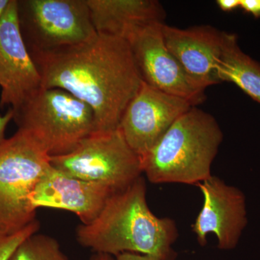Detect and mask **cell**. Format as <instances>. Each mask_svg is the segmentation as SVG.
Listing matches in <instances>:
<instances>
[{
	"label": "cell",
	"instance_id": "1",
	"mask_svg": "<svg viewBox=\"0 0 260 260\" xmlns=\"http://www.w3.org/2000/svg\"><path fill=\"white\" fill-rule=\"evenodd\" d=\"M42 88H59L93 110L95 133L119 127L126 107L143 80L128 42L99 34L73 47L30 51Z\"/></svg>",
	"mask_w": 260,
	"mask_h": 260
},
{
	"label": "cell",
	"instance_id": "7",
	"mask_svg": "<svg viewBox=\"0 0 260 260\" xmlns=\"http://www.w3.org/2000/svg\"><path fill=\"white\" fill-rule=\"evenodd\" d=\"M18 4L29 51L73 47L97 35L87 0H23Z\"/></svg>",
	"mask_w": 260,
	"mask_h": 260
},
{
	"label": "cell",
	"instance_id": "19",
	"mask_svg": "<svg viewBox=\"0 0 260 260\" xmlns=\"http://www.w3.org/2000/svg\"><path fill=\"white\" fill-rule=\"evenodd\" d=\"M13 116H14V112L11 108H10L3 115L0 114V143L5 139V134L7 126L10 121L13 120Z\"/></svg>",
	"mask_w": 260,
	"mask_h": 260
},
{
	"label": "cell",
	"instance_id": "16",
	"mask_svg": "<svg viewBox=\"0 0 260 260\" xmlns=\"http://www.w3.org/2000/svg\"><path fill=\"white\" fill-rule=\"evenodd\" d=\"M8 260H70L59 242L45 234H32L19 244Z\"/></svg>",
	"mask_w": 260,
	"mask_h": 260
},
{
	"label": "cell",
	"instance_id": "23",
	"mask_svg": "<svg viewBox=\"0 0 260 260\" xmlns=\"http://www.w3.org/2000/svg\"><path fill=\"white\" fill-rule=\"evenodd\" d=\"M10 0H0V20L4 15L5 10L10 4Z\"/></svg>",
	"mask_w": 260,
	"mask_h": 260
},
{
	"label": "cell",
	"instance_id": "22",
	"mask_svg": "<svg viewBox=\"0 0 260 260\" xmlns=\"http://www.w3.org/2000/svg\"><path fill=\"white\" fill-rule=\"evenodd\" d=\"M89 260H115V257L109 254L95 252Z\"/></svg>",
	"mask_w": 260,
	"mask_h": 260
},
{
	"label": "cell",
	"instance_id": "3",
	"mask_svg": "<svg viewBox=\"0 0 260 260\" xmlns=\"http://www.w3.org/2000/svg\"><path fill=\"white\" fill-rule=\"evenodd\" d=\"M223 138L215 118L192 107L141 157L143 174L153 184L197 186L213 175Z\"/></svg>",
	"mask_w": 260,
	"mask_h": 260
},
{
	"label": "cell",
	"instance_id": "2",
	"mask_svg": "<svg viewBox=\"0 0 260 260\" xmlns=\"http://www.w3.org/2000/svg\"><path fill=\"white\" fill-rule=\"evenodd\" d=\"M179 231L174 219L160 218L147 202V185L140 177L108 199L91 223L77 228L76 239L83 247L113 256L124 252L176 260L174 244Z\"/></svg>",
	"mask_w": 260,
	"mask_h": 260
},
{
	"label": "cell",
	"instance_id": "20",
	"mask_svg": "<svg viewBox=\"0 0 260 260\" xmlns=\"http://www.w3.org/2000/svg\"><path fill=\"white\" fill-rule=\"evenodd\" d=\"M115 260H160L155 256L137 253L124 252L115 256Z\"/></svg>",
	"mask_w": 260,
	"mask_h": 260
},
{
	"label": "cell",
	"instance_id": "9",
	"mask_svg": "<svg viewBox=\"0 0 260 260\" xmlns=\"http://www.w3.org/2000/svg\"><path fill=\"white\" fill-rule=\"evenodd\" d=\"M203 196V204L191 230L201 246L214 234L220 250L235 249L248 225L245 194L239 188L229 185L212 175L197 184Z\"/></svg>",
	"mask_w": 260,
	"mask_h": 260
},
{
	"label": "cell",
	"instance_id": "5",
	"mask_svg": "<svg viewBox=\"0 0 260 260\" xmlns=\"http://www.w3.org/2000/svg\"><path fill=\"white\" fill-rule=\"evenodd\" d=\"M50 166V155L25 130L0 143V237L16 234L37 220L29 197Z\"/></svg>",
	"mask_w": 260,
	"mask_h": 260
},
{
	"label": "cell",
	"instance_id": "12",
	"mask_svg": "<svg viewBox=\"0 0 260 260\" xmlns=\"http://www.w3.org/2000/svg\"><path fill=\"white\" fill-rule=\"evenodd\" d=\"M113 194L104 184L71 177L51 165L39 179L29 200L34 209L68 210L86 225L96 218Z\"/></svg>",
	"mask_w": 260,
	"mask_h": 260
},
{
	"label": "cell",
	"instance_id": "11",
	"mask_svg": "<svg viewBox=\"0 0 260 260\" xmlns=\"http://www.w3.org/2000/svg\"><path fill=\"white\" fill-rule=\"evenodd\" d=\"M0 107L18 109L42 88V77L22 35L17 0L0 20Z\"/></svg>",
	"mask_w": 260,
	"mask_h": 260
},
{
	"label": "cell",
	"instance_id": "10",
	"mask_svg": "<svg viewBox=\"0 0 260 260\" xmlns=\"http://www.w3.org/2000/svg\"><path fill=\"white\" fill-rule=\"evenodd\" d=\"M192 107L185 99L164 93L143 81L126 107L118 128L141 158Z\"/></svg>",
	"mask_w": 260,
	"mask_h": 260
},
{
	"label": "cell",
	"instance_id": "13",
	"mask_svg": "<svg viewBox=\"0 0 260 260\" xmlns=\"http://www.w3.org/2000/svg\"><path fill=\"white\" fill-rule=\"evenodd\" d=\"M162 32L168 49L197 88L205 91L220 83L216 68L223 32L208 25L181 29L164 23Z\"/></svg>",
	"mask_w": 260,
	"mask_h": 260
},
{
	"label": "cell",
	"instance_id": "18",
	"mask_svg": "<svg viewBox=\"0 0 260 260\" xmlns=\"http://www.w3.org/2000/svg\"><path fill=\"white\" fill-rule=\"evenodd\" d=\"M240 8L255 18H260V0H240Z\"/></svg>",
	"mask_w": 260,
	"mask_h": 260
},
{
	"label": "cell",
	"instance_id": "6",
	"mask_svg": "<svg viewBox=\"0 0 260 260\" xmlns=\"http://www.w3.org/2000/svg\"><path fill=\"white\" fill-rule=\"evenodd\" d=\"M50 164L68 175L104 184L114 193L126 189L143 174L141 158L119 128L93 133L71 153L50 156Z\"/></svg>",
	"mask_w": 260,
	"mask_h": 260
},
{
	"label": "cell",
	"instance_id": "21",
	"mask_svg": "<svg viewBox=\"0 0 260 260\" xmlns=\"http://www.w3.org/2000/svg\"><path fill=\"white\" fill-rule=\"evenodd\" d=\"M216 3L224 12H232L240 8V0H218Z\"/></svg>",
	"mask_w": 260,
	"mask_h": 260
},
{
	"label": "cell",
	"instance_id": "4",
	"mask_svg": "<svg viewBox=\"0 0 260 260\" xmlns=\"http://www.w3.org/2000/svg\"><path fill=\"white\" fill-rule=\"evenodd\" d=\"M13 112L18 129L30 133L50 156L71 153L96 128L93 110L59 88H41Z\"/></svg>",
	"mask_w": 260,
	"mask_h": 260
},
{
	"label": "cell",
	"instance_id": "17",
	"mask_svg": "<svg viewBox=\"0 0 260 260\" xmlns=\"http://www.w3.org/2000/svg\"><path fill=\"white\" fill-rule=\"evenodd\" d=\"M40 223L36 220L21 231L7 237H0V260H8L15 249L26 238L39 232Z\"/></svg>",
	"mask_w": 260,
	"mask_h": 260
},
{
	"label": "cell",
	"instance_id": "8",
	"mask_svg": "<svg viewBox=\"0 0 260 260\" xmlns=\"http://www.w3.org/2000/svg\"><path fill=\"white\" fill-rule=\"evenodd\" d=\"M164 22L136 29L126 38L143 81L159 90L185 99L193 106L203 103L205 91L191 83L179 61L166 46Z\"/></svg>",
	"mask_w": 260,
	"mask_h": 260
},
{
	"label": "cell",
	"instance_id": "14",
	"mask_svg": "<svg viewBox=\"0 0 260 260\" xmlns=\"http://www.w3.org/2000/svg\"><path fill=\"white\" fill-rule=\"evenodd\" d=\"M97 34L126 40L136 29L162 22L165 12L155 0H87Z\"/></svg>",
	"mask_w": 260,
	"mask_h": 260
},
{
	"label": "cell",
	"instance_id": "15",
	"mask_svg": "<svg viewBox=\"0 0 260 260\" xmlns=\"http://www.w3.org/2000/svg\"><path fill=\"white\" fill-rule=\"evenodd\" d=\"M219 82L235 84L260 104V63L243 52L237 35L223 32L221 51L217 63Z\"/></svg>",
	"mask_w": 260,
	"mask_h": 260
}]
</instances>
